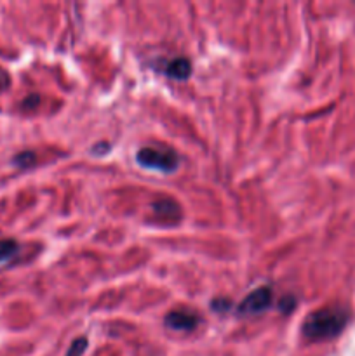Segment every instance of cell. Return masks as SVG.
I'll use <instances>...</instances> for the list:
<instances>
[{
  "label": "cell",
  "mask_w": 355,
  "mask_h": 356,
  "mask_svg": "<svg viewBox=\"0 0 355 356\" xmlns=\"http://www.w3.org/2000/svg\"><path fill=\"white\" fill-rule=\"evenodd\" d=\"M350 313L341 306H327L312 313L301 327L303 336L312 341H326L340 336L347 327Z\"/></svg>",
  "instance_id": "cell-1"
},
{
  "label": "cell",
  "mask_w": 355,
  "mask_h": 356,
  "mask_svg": "<svg viewBox=\"0 0 355 356\" xmlns=\"http://www.w3.org/2000/svg\"><path fill=\"white\" fill-rule=\"evenodd\" d=\"M138 162L148 169L162 170V172H173L178 169V156L167 149L141 148L138 153Z\"/></svg>",
  "instance_id": "cell-2"
},
{
  "label": "cell",
  "mask_w": 355,
  "mask_h": 356,
  "mask_svg": "<svg viewBox=\"0 0 355 356\" xmlns=\"http://www.w3.org/2000/svg\"><path fill=\"white\" fill-rule=\"evenodd\" d=\"M271 302V292L268 287L256 289V291L251 292L246 299L239 305V315L240 316H254L263 313L265 309H268Z\"/></svg>",
  "instance_id": "cell-3"
},
{
  "label": "cell",
  "mask_w": 355,
  "mask_h": 356,
  "mask_svg": "<svg viewBox=\"0 0 355 356\" xmlns=\"http://www.w3.org/2000/svg\"><path fill=\"white\" fill-rule=\"evenodd\" d=\"M197 323L198 316L187 309H176L166 316V325L173 330H180V332H190L197 327Z\"/></svg>",
  "instance_id": "cell-4"
},
{
  "label": "cell",
  "mask_w": 355,
  "mask_h": 356,
  "mask_svg": "<svg viewBox=\"0 0 355 356\" xmlns=\"http://www.w3.org/2000/svg\"><path fill=\"white\" fill-rule=\"evenodd\" d=\"M152 209L157 216H160L164 219H176L181 214L180 205L174 200H171V198H160V200H157L152 205Z\"/></svg>",
  "instance_id": "cell-5"
},
{
  "label": "cell",
  "mask_w": 355,
  "mask_h": 356,
  "mask_svg": "<svg viewBox=\"0 0 355 356\" xmlns=\"http://www.w3.org/2000/svg\"><path fill=\"white\" fill-rule=\"evenodd\" d=\"M19 245L14 240H0V270L10 266L19 256Z\"/></svg>",
  "instance_id": "cell-6"
},
{
  "label": "cell",
  "mask_w": 355,
  "mask_h": 356,
  "mask_svg": "<svg viewBox=\"0 0 355 356\" xmlns=\"http://www.w3.org/2000/svg\"><path fill=\"white\" fill-rule=\"evenodd\" d=\"M190 72H191L190 63H188L187 59H183V58L173 59V61H171L169 65H167V68H166L167 75H169L171 79H176V80L188 79Z\"/></svg>",
  "instance_id": "cell-7"
},
{
  "label": "cell",
  "mask_w": 355,
  "mask_h": 356,
  "mask_svg": "<svg viewBox=\"0 0 355 356\" xmlns=\"http://www.w3.org/2000/svg\"><path fill=\"white\" fill-rule=\"evenodd\" d=\"M86 348H87V339L86 337H80V339H77L75 343L72 344V348H70L66 356H82L84 351H86Z\"/></svg>",
  "instance_id": "cell-8"
},
{
  "label": "cell",
  "mask_w": 355,
  "mask_h": 356,
  "mask_svg": "<svg viewBox=\"0 0 355 356\" xmlns=\"http://www.w3.org/2000/svg\"><path fill=\"white\" fill-rule=\"evenodd\" d=\"M33 162H35V155L31 152H24L14 159V163L19 167H30Z\"/></svg>",
  "instance_id": "cell-9"
},
{
  "label": "cell",
  "mask_w": 355,
  "mask_h": 356,
  "mask_svg": "<svg viewBox=\"0 0 355 356\" xmlns=\"http://www.w3.org/2000/svg\"><path fill=\"white\" fill-rule=\"evenodd\" d=\"M9 83H10L9 73H7L6 70L0 68V92H2V90H6V89H7V87H9Z\"/></svg>",
  "instance_id": "cell-10"
},
{
  "label": "cell",
  "mask_w": 355,
  "mask_h": 356,
  "mask_svg": "<svg viewBox=\"0 0 355 356\" xmlns=\"http://www.w3.org/2000/svg\"><path fill=\"white\" fill-rule=\"evenodd\" d=\"M230 308V301H223V299H216L212 301V309L214 312H226Z\"/></svg>",
  "instance_id": "cell-11"
},
{
  "label": "cell",
  "mask_w": 355,
  "mask_h": 356,
  "mask_svg": "<svg viewBox=\"0 0 355 356\" xmlns=\"http://www.w3.org/2000/svg\"><path fill=\"white\" fill-rule=\"evenodd\" d=\"M292 308H294V298H284L281 301V309L284 313H289L292 312Z\"/></svg>",
  "instance_id": "cell-12"
}]
</instances>
